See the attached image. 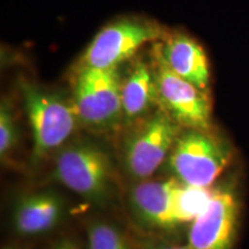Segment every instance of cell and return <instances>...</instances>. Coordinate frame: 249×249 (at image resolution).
<instances>
[{
	"mask_svg": "<svg viewBox=\"0 0 249 249\" xmlns=\"http://www.w3.org/2000/svg\"><path fill=\"white\" fill-rule=\"evenodd\" d=\"M65 214V202L51 191L23 195L15 204L13 225L21 235H39L60 224Z\"/></svg>",
	"mask_w": 249,
	"mask_h": 249,
	"instance_id": "cell-11",
	"label": "cell"
},
{
	"mask_svg": "<svg viewBox=\"0 0 249 249\" xmlns=\"http://www.w3.org/2000/svg\"><path fill=\"white\" fill-rule=\"evenodd\" d=\"M21 93L33 133L35 160L45 158L66 143L80 123L71 101L30 82H21Z\"/></svg>",
	"mask_w": 249,
	"mask_h": 249,
	"instance_id": "cell-2",
	"label": "cell"
},
{
	"mask_svg": "<svg viewBox=\"0 0 249 249\" xmlns=\"http://www.w3.org/2000/svg\"><path fill=\"white\" fill-rule=\"evenodd\" d=\"M239 217V203L231 189H216L208 207L191 223V249H232Z\"/></svg>",
	"mask_w": 249,
	"mask_h": 249,
	"instance_id": "cell-8",
	"label": "cell"
},
{
	"mask_svg": "<svg viewBox=\"0 0 249 249\" xmlns=\"http://www.w3.org/2000/svg\"><path fill=\"white\" fill-rule=\"evenodd\" d=\"M18 141V129L13 111L8 102L2 99L0 105V157L5 160L14 150Z\"/></svg>",
	"mask_w": 249,
	"mask_h": 249,
	"instance_id": "cell-14",
	"label": "cell"
},
{
	"mask_svg": "<svg viewBox=\"0 0 249 249\" xmlns=\"http://www.w3.org/2000/svg\"><path fill=\"white\" fill-rule=\"evenodd\" d=\"M4 249H18V248H15V247H6Z\"/></svg>",
	"mask_w": 249,
	"mask_h": 249,
	"instance_id": "cell-17",
	"label": "cell"
},
{
	"mask_svg": "<svg viewBox=\"0 0 249 249\" xmlns=\"http://www.w3.org/2000/svg\"><path fill=\"white\" fill-rule=\"evenodd\" d=\"M182 128L169 113L157 110L136 121L124 143V164L133 179L147 180L166 163Z\"/></svg>",
	"mask_w": 249,
	"mask_h": 249,
	"instance_id": "cell-5",
	"label": "cell"
},
{
	"mask_svg": "<svg viewBox=\"0 0 249 249\" xmlns=\"http://www.w3.org/2000/svg\"><path fill=\"white\" fill-rule=\"evenodd\" d=\"M142 249H191L188 245H170V244H155L148 245Z\"/></svg>",
	"mask_w": 249,
	"mask_h": 249,
	"instance_id": "cell-16",
	"label": "cell"
},
{
	"mask_svg": "<svg viewBox=\"0 0 249 249\" xmlns=\"http://www.w3.org/2000/svg\"><path fill=\"white\" fill-rule=\"evenodd\" d=\"M181 181L177 178L143 180L130 191L133 213L144 225L170 230L180 224L178 194Z\"/></svg>",
	"mask_w": 249,
	"mask_h": 249,
	"instance_id": "cell-9",
	"label": "cell"
},
{
	"mask_svg": "<svg viewBox=\"0 0 249 249\" xmlns=\"http://www.w3.org/2000/svg\"><path fill=\"white\" fill-rule=\"evenodd\" d=\"M121 77L118 68L76 66L71 80V103L80 123L108 129L124 120Z\"/></svg>",
	"mask_w": 249,
	"mask_h": 249,
	"instance_id": "cell-3",
	"label": "cell"
},
{
	"mask_svg": "<svg viewBox=\"0 0 249 249\" xmlns=\"http://www.w3.org/2000/svg\"><path fill=\"white\" fill-rule=\"evenodd\" d=\"M161 54L177 75L209 92L210 65L204 49L197 40L182 33L166 34L160 43Z\"/></svg>",
	"mask_w": 249,
	"mask_h": 249,
	"instance_id": "cell-10",
	"label": "cell"
},
{
	"mask_svg": "<svg viewBox=\"0 0 249 249\" xmlns=\"http://www.w3.org/2000/svg\"><path fill=\"white\" fill-rule=\"evenodd\" d=\"M88 249H133L116 226L105 222H93L87 230Z\"/></svg>",
	"mask_w": 249,
	"mask_h": 249,
	"instance_id": "cell-13",
	"label": "cell"
},
{
	"mask_svg": "<svg viewBox=\"0 0 249 249\" xmlns=\"http://www.w3.org/2000/svg\"><path fill=\"white\" fill-rule=\"evenodd\" d=\"M151 57L158 107L166 111L182 129H211L209 92L177 75L167 66L160 42L155 43Z\"/></svg>",
	"mask_w": 249,
	"mask_h": 249,
	"instance_id": "cell-7",
	"label": "cell"
},
{
	"mask_svg": "<svg viewBox=\"0 0 249 249\" xmlns=\"http://www.w3.org/2000/svg\"><path fill=\"white\" fill-rule=\"evenodd\" d=\"M52 249H81V248L80 246L73 240V239L66 238V239H62L60 241H58Z\"/></svg>",
	"mask_w": 249,
	"mask_h": 249,
	"instance_id": "cell-15",
	"label": "cell"
},
{
	"mask_svg": "<svg viewBox=\"0 0 249 249\" xmlns=\"http://www.w3.org/2000/svg\"><path fill=\"white\" fill-rule=\"evenodd\" d=\"M166 33L160 24L143 18H121L97 33L76 66L98 70L118 68L148 43L163 40Z\"/></svg>",
	"mask_w": 249,
	"mask_h": 249,
	"instance_id": "cell-6",
	"label": "cell"
},
{
	"mask_svg": "<svg viewBox=\"0 0 249 249\" xmlns=\"http://www.w3.org/2000/svg\"><path fill=\"white\" fill-rule=\"evenodd\" d=\"M53 177L65 187L95 204L108 200L113 169L108 155L91 142L71 144L59 152Z\"/></svg>",
	"mask_w": 249,
	"mask_h": 249,
	"instance_id": "cell-4",
	"label": "cell"
},
{
	"mask_svg": "<svg viewBox=\"0 0 249 249\" xmlns=\"http://www.w3.org/2000/svg\"><path fill=\"white\" fill-rule=\"evenodd\" d=\"M232 160V145L213 128L182 129L165 164L186 185L210 188Z\"/></svg>",
	"mask_w": 249,
	"mask_h": 249,
	"instance_id": "cell-1",
	"label": "cell"
},
{
	"mask_svg": "<svg viewBox=\"0 0 249 249\" xmlns=\"http://www.w3.org/2000/svg\"><path fill=\"white\" fill-rule=\"evenodd\" d=\"M123 116L127 123H136L150 114L158 105L157 87L151 61L138 59L121 83Z\"/></svg>",
	"mask_w": 249,
	"mask_h": 249,
	"instance_id": "cell-12",
	"label": "cell"
}]
</instances>
